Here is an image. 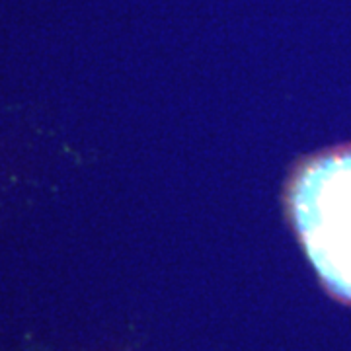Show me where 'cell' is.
Wrapping results in <instances>:
<instances>
[{
	"instance_id": "obj_1",
	"label": "cell",
	"mask_w": 351,
	"mask_h": 351,
	"mask_svg": "<svg viewBox=\"0 0 351 351\" xmlns=\"http://www.w3.org/2000/svg\"><path fill=\"white\" fill-rule=\"evenodd\" d=\"M306 254L332 293L351 301V149L308 162L291 188Z\"/></svg>"
}]
</instances>
